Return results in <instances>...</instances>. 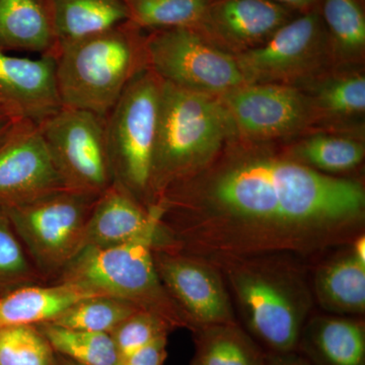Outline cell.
<instances>
[{"instance_id":"obj_1","label":"cell","mask_w":365,"mask_h":365,"mask_svg":"<svg viewBox=\"0 0 365 365\" xmlns=\"http://www.w3.org/2000/svg\"><path fill=\"white\" fill-rule=\"evenodd\" d=\"M153 205L162 246L203 259L306 258L364 234L361 182L322 174L267 143L240 139Z\"/></svg>"},{"instance_id":"obj_2","label":"cell","mask_w":365,"mask_h":365,"mask_svg":"<svg viewBox=\"0 0 365 365\" xmlns=\"http://www.w3.org/2000/svg\"><path fill=\"white\" fill-rule=\"evenodd\" d=\"M222 273L245 330L268 353L297 351L314 299L299 258L273 254L206 259Z\"/></svg>"},{"instance_id":"obj_3","label":"cell","mask_w":365,"mask_h":365,"mask_svg":"<svg viewBox=\"0 0 365 365\" xmlns=\"http://www.w3.org/2000/svg\"><path fill=\"white\" fill-rule=\"evenodd\" d=\"M235 139L220 97L163 81L148 207L170 187L202 172Z\"/></svg>"},{"instance_id":"obj_4","label":"cell","mask_w":365,"mask_h":365,"mask_svg":"<svg viewBox=\"0 0 365 365\" xmlns=\"http://www.w3.org/2000/svg\"><path fill=\"white\" fill-rule=\"evenodd\" d=\"M51 55L62 106L105 118L129 83L148 68L145 35L131 21L58 46Z\"/></svg>"},{"instance_id":"obj_5","label":"cell","mask_w":365,"mask_h":365,"mask_svg":"<svg viewBox=\"0 0 365 365\" xmlns=\"http://www.w3.org/2000/svg\"><path fill=\"white\" fill-rule=\"evenodd\" d=\"M160 222L132 241L109 247H85L66 265L63 282L130 302L139 309L165 319L172 328L191 330L158 276L153 250Z\"/></svg>"},{"instance_id":"obj_6","label":"cell","mask_w":365,"mask_h":365,"mask_svg":"<svg viewBox=\"0 0 365 365\" xmlns=\"http://www.w3.org/2000/svg\"><path fill=\"white\" fill-rule=\"evenodd\" d=\"M163 81L145 68L129 83L105 117L114 182L145 207L157 143Z\"/></svg>"},{"instance_id":"obj_7","label":"cell","mask_w":365,"mask_h":365,"mask_svg":"<svg viewBox=\"0 0 365 365\" xmlns=\"http://www.w3.org/2000/svg\"><path fill=\"white\" fill-rule=\"evenodd\" d=\"M246 85L295 86L319 78L333 64L319 9L299 14L263 45L232 55Z\"/></svg>"},{"instance_id":"obj_8","label":"cell","mask_w":365,"mask_h":365,"mask_svg":"<svg viewBox=\"0 0 365 365\" xmlns=\"http://www.w3.org/2000/svg\"><path fill=\"white\" fill-rule=\"evenodd\" d=\"M145 50L148 68L180 88L220 97L246 85L235 57L196 29L150 31Z\"/></svg>"},{"instance_id":"obj_9","label":"cell","mask_w":365,"mask_h":365,"mask_svg":"<svg viewBox=\"0 0 365 365\" xmlns=\"http://www.w3.org/2000/svg\"><path fill=\"white\" fill-rule=\"evenodd\" d=\"M53 162L66 186L101 195L114 182L105 118L62 106L38 124Z\"/></svg>"},{"instance_id":"obj_10","label":"cell","mask_w":365,"mask_h":365,"mask_svg":"<svg viewBox=\"0 0 365 365\" xmlns=\"http://www.w3.org/2000/svg\"><path fill=\"white\" fill-rule=\"evenodd\" d=\"M98 197L66 189L9 205L11 217L41 267H62L83 250L86 225Z\"/></svg>"},{"instance_id":"obj_11","label":"cell","mask_w":365,"mask_h":365,"mask_svg":"<svg viewBox=\"0 0 365 365\" xmlns=\"http://www.w3.org/2000/svg\"><path fill=\"white\" fill-rule=\"evenodd\" d=\"M237 139L269 143L294 135L321 120L309 93L277 83L244 85L220 96Z\"/></svg>"},{"instance_id":"obj_12","label":"cell","mask_w":365,"mask_h":365,"mask_svg":"<svg viewBox=\"0 0 365 365\" xmlns=\"http://www.w3.org/2000/svg\"><path fill=\"white\" fill-rule=\"evenodd\" d=\"M153 255L163 287L188 319L192 332L237 322L222 273L211 262L165 247H153Z\"/></svg>"},{"instance_id":"obj_13","label":"cell","mask_w":365,"mask_h":365,"mask_svg":"<svg viewBox=\"0 0 365 365\" xmlns=\"http://www.w3.org/2000/svg\"><path fill=\"white\" fill-rule=\"evenodd\" d=\"M66 189L38 124L19 120L0 140V200L14 205Z\"/></svg>"},{"instance_id":"obj_14","label":"cell","mask_w":365,"mask_h":365,"mask_svg":"<svg viewBox=\"0 0 365 365\" xmlns=\"http://www.w3.org/2000/svg\"><path fill=\"white\" fill-rule=\"evenodd\" d=\"M299 13L271 0H212L196 29L230 55L263 45Z\"/></svg>"},{"instance_id":"obj_15","label":"cell","mask_w":365,"mask_h":365,"mask_svg":"<svg viewBox=\"0 0 365 365\" xmlns=\"http://www.w3.org/2000/svg\"><path fill=\"white\" fill-rule=\"evenodd\" d=\"M61 107L53 55L28 58L0 50L1 111L40 124Z\"/></svg>"},{"instance_id":"obj_16","label":"cell","mask_w":365,"mask_h":365,"mask_svg":"<svg viewBox=\"0 0 365 365\" xmlns=\"http://www.w3.org/2000/svg\"><path fill=\"white\" fill-rule=\"evenodd\" d=\"M160 218V210L155 206L145 207L123 187L113 182L93 206L83 248L116 246L132 241L148 232Z\"/></svg>"},{"instance_id":"obj_17","label":"cell","mask_w":365,"mask_h":365,"mask_svg":"<svg viewBox=\"0 0 365 365\" xmlns=\"http://www.w3.org/2000/svg\"><path fill=\"white\" fill-rule=\"evenodd\" d=\"M297 352L312 365H365V326L361 319L312 314Z\"/></svg>"},{"instance_id":"obj_18","label":"cell","mask_w":365,"mask_h":365,"mask_svg":"<svg viewBox=\"0 0 365 365\" xmlns=\"http://www.w3.org/2000/svg\"><path fill=\"white\" fill-rule=\"evenodd\" d=\"M314 302L336 316H361L365 312V264L351 246L319 266L312 281Z\"/></svg>"},{"instance_id":"obj_19","label":"cell","mask_w":365,"mask_h":365,"mask_svg":"<svg viewBox=\"0 0 365 365\" xmlns=\"http://www.w3.org/2000/svg\"><path fill=\"white\" fill-rule=\"evenodd\" d=\"M97 292L72 283L24 287L0 299V329L51 323L81 300Z\"/></svg>"},{"instance_id":"obj_20","label":"cell","mask_w":365,"mask_h":365,"mask_svg":"<svg viewBox=\"0 0 365 365\" xmlns=\"http://www.w3.org/2000/svg\"><path fill=\"white\" fill-rule=\"evenodd\" d=\"M55 44L49 0H0V50L45 55Z\"/></svg>"},{"instance_id":"obj_21","label":"cell","mask_w":365,"mask_h":365,"mask_svg":"<svg viewBox=\"0 0 365 365\" xmlns=\"http://www.w3.org/2000/svg\"><path fill=\"white\" fill-rule=\"evenodd\" d=\"M49 1L56 40L55 48L105 32L129 21L125 0Z\"/></svg>"},{"instance_id":"obj_22","label":"cell","mask_w":365,"mask_h":365,"mask_svg":"<svg viewBox=\"0 0 365 365\" xmlns=\"http://www.w3.org/2000/svg\"><path fill=\"white\" fill-rule=\"evenodd\" d=\"M191 365H264L267 352L239 322L200 327L193 331Z\"/></svg>"},{"instance_id":"obj_23","label":"cell","mask_w":365,"mask_h":365,"mask_svg":"<svg viewBox=\"0 0 365 365\" xmlns=\"http://www.w3.org/2000/svg\"><path fill=\"white\" fill-rule=\"evenodd\" d=\"M319 9L328 35L333 64L346 66L364 58V0H321Z\"/></svg>"},{"instance_id":"obj_24","label":"cell","mask_w":365,"mask_h":365,"mask_svg":"<svg viewBox=\"0 0 365 365\" xmlns=\"http://www.w3.org/2000/svg\"><path fill=\"white\" fill-rule=\"evenodd\" d=\"M283 151L295 162L330 176L356 169L365 157L364 143L326 133L311 134Z\"/></svg>"},{"instance_id":"obj_25","label":"cell","mask_w":365,"mask_h":365,"mask_svg":"<svg viewBox=\"0 0 365 365\" xmlns=\"http://www.w3.org/2000/svg\"><path fill=\"white\" fill-rule=\"evenodd\" d=\"M40 332L54 351L85 365H122L111 334L88 332L52 323L42 324Z\"/></svg>"},{"instance_id":"obj_26","label":"cell","mask_w":365,"mask_h":365,"mask_svg":"<svg viewBox=\"0 0 365 365\" xmlns=\"http://www.w3.org/2000/svg\"><path fill=\"white\" fill-rule=\"evenodd\" d=\"M129 21L143 31L197 29L212 0H125Z\"/></svg>"},{"instance_id":"obj_27","label":"cell","mask_w":365,"mask_h":365,"mask_svg":"<svg viewBox=\"0 0 365 365\" xmlns=\"http://www.w3.org/2000/svg\"><path fill=\"white\" fill-rule=\"evenodd\" d=\"M137 311L140 309L127 300L96 295L74 304L51 323L76 330L111 334L124 319Z\"/></svg>"},{"instance_id":"obj_28","label":"cell","mask_w":365,"mask_h":365,"mask_svg":"<svg viewBox=\"0 0 365 365\" xmlns=\"http://www.w3.org/2000/svg\"><path fill=\"white\" fill-rule=\"evenodd\" d=\"M309 95L322 119L360 116L365 111V78L360 73L333 76L319 81Z\"/></svg>"},{"instance_id":"obj_29","label":"cell","mask_w":365,"mask_h":365,"mask_svg":"<svg viewBox=\"0 0 365 365\" xmlns=\"http://www.w3.org/2000/svg\"><path fill=\"white\" fill-rule=\"evenodd\" d=\"M53 351L33 326L0 329V365H55Z\"/></svg>"},{"instance_id":"obj_30","label":"cell","mask_w":365,"mask_h":365,"mask_svg":"<svg viewBox=\"0 0 365 365\" xmlns=\"http://www.w3.org/2000/svg\"><path fill=\"white\" fill-rule=\"evenodd\" d=\"M172 327L158 314L137 311L111 333L122 364L145 346L160 337H167Z\"/></svg>"},{"instance_id":"obj_31","label":"cell","mask_w":365,"mask_h":365,"mask_svg":"<svg viewBox=\"0 0 365 365\" xmlns=\"http://www.w3.org/2000/svg\"><path fill=\"white\" fill-rule=\"evenodd\" d=\"M29 271L20 244L7 228L0 225V274L21 275Z\"/></svg>"},{"instance_id":"obj_32","label":"cell","mask_w":365,"mask_h":365,"mask_svg":"<svg viewBox=\"0 0 365 365\" xmlns=\"http://www.w3.org/2000/svg\"><path fill=\"white\" fill-rule=\"evenodd\" d=\"M167 337H160L125 360L122 365H163L167 356Z\"/></svg>"},{"instance_id":"obj_33","label":"cell","mask_w":365,"mask_h":365,"mask_svg":"<svg viewBox=\"0 0 365 365\" xmlns=\"http://www.w3.org/2000/svg\"><path fill=\"white\" fill-rule=\"evenodd\" d=\"M264 365H312L299 352L268 353Z\"/></svg>"},{"instance_id":"obj_34","label":"cell","mask_w":365,"mask_h":365,"mask_svg":"<svg viewBox=\"0 0 365 365\" xmlns=\"http://www.w3.org/2000/svg\"><path fill=\"white\" fill-rule=\"evenodd\" d=\"M271 1L287 6L297 13L304 14L318 9L321 0H271Z\"/></svg>"},{"instance_id":"obj_35","label":"cell","mask_w":365,"mask_h":365,"mask_svg":"<svg viewBox=\"0 0 365 365\" xmlns=\"http://www.w3.org/2000/svg\"><path fill=\"white\" fill-rule=\"evenodd\" d=\"M20 119L11 116L9 113L0 110V140L6 135L7 132L13 128L14 124Z\"/></svg>"},{"instance_id":"obj_36","label":"cell","mask_w":365,"mask_h":365,"mask_svg":"<svg viewBox=\"0 0 365 365\" xmlns=\"http://www.w3.org/2000/svg\"><path fill=\"white\" fill-rule=\"evenodd\" d=\"M351 246V249L353 253H354L355 257L361 263L365 264V237L364 234L359 235L356 239L353 241L352 244L350 245Z\"/></svg>"},{"instance_id":"obj_37","label":"cell","mask_w":365,"mask_h":365,"mask_svg":"<svg viewBox=\"0 0 365 365\" xmlns=\"http://www.w3.org/2000/svg\"><path fill=\"white\" fill-rule=\"evenodd\" d=\"M55 365H85L74 361V360L67 359L66 356L55 357Z\"/></svg>"}]
</instances>
